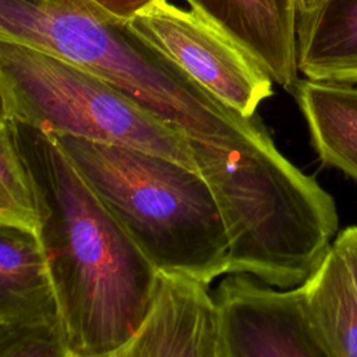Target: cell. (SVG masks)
Wrapping results in <instances>:
<instances>
[{
    "label": "cell",
    "mask_w": 357,
    "mask_h": 357,
    "mask_svg": "<svg viewBox=\"0 0 357 357\" xmlns=\"http://www.w3.org/2000/svg\"><path fill=\"white\" fill-rule=\"evenodd\" d=\"M109 357H218V317L209 286L158 272L145 319Z\"/></svg>",
    "instance_id": "52a82bcc"
},
{
    "label": "cell",
    "mask_w": 357,
    "mask_h": 357,
    "mask_svg": "<svg viewBox=\"0 0 357 357\" xmlns=\"http://www.w3.org/2000/svg\"><path fill=\"white\" fill-rule=\"evenodd\" d=\"M298 287L331 357H357V300L344 262L333 247Z\"/></svg>",
    "instance_id": "7c38bea8"
},
{
    "label": "cell",
    "mask_w": 357,
    "mask_h": 357,
    "mask_svg": "<svg viewBox=\"0 0 357 357\" xmlns=\"http://www.w3.org/2000/svg\"><path fill=\"white\" fill-rule=\"evenodd\" d=\"M218 357H331L300 287L276 290L247 273H226L211 291Z\"/></svg>",
    "instance_id": "8992f818"
},
{
    "label": "cell",
    "mask_w": 357,
    "mask_h": 357,
    "mask_svg": "<svg viewBox=\"0 0 357 357\" xmlns=\"http://www.w3.org/2000/svg\"><path fill=\"white\" fill-rule=\"evenodd\" d=\"M237 45L269 78L294 92L297 0H185Z\"/></svg>",
    "instance_id": "ba28073f"
},
{
    "label": "cell",
    "mask_w": 357,
    "mask_h": 357,
    "mask_svg": "<svg viewBox=\"0 0 357 357\" xmlns=\"http://www.w3.org/2000/svg\"><path fill=\"white\" fill-rule=\"evenodd\" d=\"M296 43L307 79L357 84V0H322L297 13Z\"/></svg>",
    "instance_id": "30bf717a"
},
{
    "label": "cell",
    "mask_w": 357,
    "mask_h": 357,
    "mask_svg": "<svg viewBox=\"0 0 357 357\" xmlns=\"http://www.w3.org/2000/svg\"><path fill=\"white\" fill-rule=\"evenodd\" d=\"M0 78L18 121L49 135L131 146L197 169L180 131L88 70L0 39Z\"/></svg>",
    "instance_id": "277c9868"
},
{
    "label": "cell",
    "mask_w": 357,
    "mask_h": 357,
    "mask_svg": "<svg viewBox=\"0 0 357 357\" xmlns=\"http://www.w3.org/2000/svg\"><path fill=\"white\" fill-rule=\"evenodd\" d=\"M10 127L33 184L67 354L109 357L145 319L158 271L52 135L15 119Z\"/></svg>",
    "instance_id": "6da1fadb"
},
{
    "label": "cell",
    "mask_w": 357,
    "mask_h": 357,
    "mask_svg": "<svg viewBox=\"0 0 357 357\" xmlns=\"http://www.w3.org/2000/svg\"><path fill=\"white\" fill-rule=\"evenodd\" d=\"M332 247L344 262L357 300V226H349L339 231Z\"/></svg>",
    "instance_id": "2e32d148"
},
{
    "label": "cell",
    "mask_w": 357,
    "mask_h": 357,
    "mask_svg": "<svg viewBox=\"0 0 357 357\" xmlns=\"http://www.w3.org/2000/svg\"><path fill=\"white\" fill-rule=\"evenodd\" d=\"M106 18L127 25L134 17L160 0H86Z\"/></svg>",
    "instance_id": "9a60e30c"
},
{
    "label": "cell",
    "mask_w": 357,
    "mask_h": 357,
    "mask_svg": "<svg viewBox=\"0 0 357 357\" xmlns=\"http://www.w3.org/2000/svg\"><path fill=\"white\" fill-rule=\"evenodd\" d=\"M127 26L194 82L245 117L273 95V81L194 10L160 0Z\"/></svg>",
    "instance_id": "5b68a950"
},
{
    "label": "cell",
    "mask_w": 357,
    "mask_h": 357,
    "mask_svg": "<svg viewBox=\"0 0 357 357\" xmlns=\"http://www.w3.org/2000/svg\"><path fill=\"white\" fill-rule=\"evenodd\" d=\"M293 93L321 162L357 181V88L305 78Z\"/></svg>",
    "instance_id": "8fae6325"
},
{
    "label": "cell",
    "mask_w": 357,
    "mask_h": 357,
    "mask_svg": "<svg viewBox=\"0 0 357 357\" xmlns=\"http://www.w3.org/2000/svg\"><path fill=\"white\" fill-rule=\"evenodd\" d=\"M0 357H68L59 321L0 325Z\"/></svg>",
    "instance_id": "5bb4252c"
},
{
    "label": "cell",
    "mask_w": 357,
    "mask_h": 357,
    "mask_svg": "<svg viewBox=\"0 0 357 357\" xmlns=\"http://www.w3.org/2000/svg\"><path fill=\"white\" fill-rule=\"evenodd\" d=\"M0 39L91 71L180 131L190 145H227L252 123L86 0H0Z\"/></svg>",
    "instance_id": "7a4b0ae2"
},
{
    "label": "cell",
    "mask_w": 357,
    "mask_h": 357,
    "mask_svg": "<svg viewBox=\"0 0 357 357\" xmlns=\"http://www.w3.org/2000/svg\"><path fill=\"white\" fill-rule=\"evenodd\" d=\"M322 0H297V13H303L307 10H311Z\"/></svg>",
    "instance_id": "ac0fdd59"
},
{
    "label": "cell",
    "mask_w": 357,
    "mask_h": 357,
    "mask_svg": "<svg viewBox=\"0 0 357 357\" xmlns=\"http://www.w3.org/2000/svg\"><path fill=\"white\" fill-rule=\"evenodd\" d=\"M13 119V106L8 92L0 78V123H6Z\"/></svg>",
    "instance_id": "e0dca14e"
},
{
    "label": "cell",
    "mask_w": 357,
    "mask_h": 357,
    "mask_svg": "<svg viewBox=\"0 0 357 357\" xmlns=\"http://www.w3.org/2000/svg\"><path fill=\"white\" fill-rule=\"evenodd\" d=\"M158 272L209 286L229 271V237L197 169L131 146L52 135Z\"/></svg>",
    "instance_id": "3957f363"
},
{
    "label": "cell",
    "mask_w": 357,
    "mask_h": 357,
    "mask_svg": "<svg viewBox=\"0 0 357 357\" xmlns=\"http://www.w3.org/2000/svg\"><path fill=\"white\" fill-rule=\"evenodd\" d=\"M0 220L35 230L39 226L33 184L14 139L10 120L0 123Z\"/></svg>",
    "instance_id": "4fadbf2b"
},
{
    "label": "cell",
    "mask_w": 357,
    "mask_h": 357,
    "mask_svg": "<svg viewBox=\"0 0 357 357\" xmlns=\"http://www.w3.org/2000/svg\"><path fill=\"white\" fill-rule=\"evenodd\" d=\"M59 321L38 231L0 220V325Z\"/></svg>",
    "instance_id": "9c48e42d"
}]
</instances>
